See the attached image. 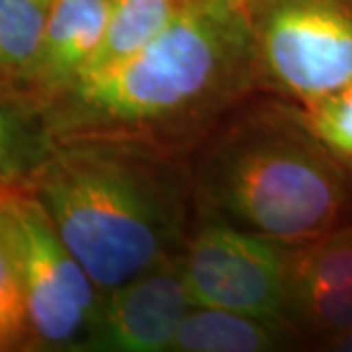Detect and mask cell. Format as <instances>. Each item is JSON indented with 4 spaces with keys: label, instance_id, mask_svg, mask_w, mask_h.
Instances as JSON below:
<instances>
[{
    "label": "cell",
    "instance_id": "obj_1",
    "mask_svg": "<svg viewBox=\"0 0 352 352\" xmlns=\"http://www.w3.org/2000/svg\"><path fill=\"white\" fill-rule=\"evenodd\" d=\"M25 190L102 292L175 261L184 241L175 166L127 138L65 135Z\"/></svg>",
    "mask_w": 352,
    "mask_h": 352
},
{
    "label": "cell",
    "instance_id": "obj_2",
    "mask_svg": "<svg viewBox=\"0 0 352 352\" xmlns=\"http://www.w3.org/2000/svg\"><path fill=\"white\" fill-rule=\"evenodd\" d=\"M256 63L245 0H184L135 55L78 78L53 131L129 138L214 110Z\"/></svg>",
    "mask_w": 352,
    "mask_h": 352
},
{
    "label": "cell",
    "instance_id": "obj_3",
    "mask_svg": "<svg viewBox=\"0 0 352 352\" xmlns=\"http://www.w3.org/2000/svg\"><path fill=\"white\" fill-rule=\"evenodd\" d=\"M309 126L263 112L231 127L210 153L201 190L226 221L302 245L339 229L346 186Z\"/></svg>",
    "mask_w": 352,
    "mask_h": 352
},
{
    "label": "cell",
    "instance_id": "obj_4",
    "mask_svg": "<svg viewBox=\"0 0 352 352\" xmlns=\"http://www.w3.org/2000/svg\"><path fill=\"white\" fill-rule=\"evenodd\" d=\"M256 63L311 106L352 82V0H245Z\"/></svg>",
    "mask_w": 352,
    "mask_h": 352
},
{
    "label": "cell",
    "instance_id": "obj_5",
    "mask_svg": "<svg viewBox=\"0 0 352 352\" xmlns=\"http://www.w3.org/2000/svg\"><path fill=\"white\" fill-rule=\"evenodd\" d=\"M14 208L22 231L32 346L85 351L100 311L102 289L65 247L50 215L28 190H16Z\"/></svg>",
    "mask_w": 352,
    "mask_h": 352
},
{
    "label": "cell",
    "instance_id": "obj_6",
    "mask_svg": "<svg viewBox=\"0 0 352 352\" xmlns=\"http://www.w3.org/2000/svg\"><path fill=\"white\" fill-rule=\"evenodd\" d=\"M192 305L284 319L289 251L229 221L206 223L178 256Z\"/></svg>",
    "mask_w": 352,
    "mask_h": 352
},
{
    "label": "cell",
    "instance_id": "obj_7",
    "mask_svg": "<svg viewBox=\"0 0 352 352\" xmlns=\"http://www.w3.org/2000/svg\"><path fill=\"white\" fill-rule=\"evenodd\" d=\"M190 307L192 300L176 256L102 296L85 351H170L176 329Z\"/></svg>",
    "mask_w": 352,
    "mask_h": 352
},
{
    "label": "cell",
    "instance_id": "obj_8",
    "mask_svg": "<svg viewBox=\"0 0 352 352\" xmlns=\"http://www.w3.org/2000/svg\"><path fill=\"white\" fill-rule=\"evenodd\" d=\"M284 319L329 340L352 325V229H335L289 251Z\"/></svg>",
    "mask_w": 352,
    "mask_h": 352
},
{
    "label": "cell",
    "instance_id": "obj_9",
    "mask_svg": "<svg viewBox=\"0 0 352 352\" xmlns=\"http://www.w3.org/2000/svg\"><path fill=\"white\" fill-rule=\"evenodd\" d=\"M112 0H51L38 57L24 82L41 96H61L98 47Z\"/></svg>",
    "mask_w": 352,
    "mask_h": 352
},
{
    "label": "cell",
    "instance_id": "obj_10",
    "mask_svg": "<svg viewBox=\"0 0 352 352\" xmlns=\"http://www.w3.org/2000/svg\"><path fill=\"white\" fill-rule=\"evenodd\" d=\"M286 342V321L192 305L176 329L170 351L266 352L282 349Z\"/></svg>",
    "mask_w": 352,
    "mask_h": 352
},
{
    "label": "cell",
    "instance_id": "obj_11",
    "mask_svg": "<svg viewBox=\"0 0 352 352\" xmlns=\"http://www.w3.org/2000/svg\"><path fill=\"white\" fill-rule=\"evenodd\" d=\"M0 78V180L25 188L53 147V127Z\"/></svg>",
    "mask_w": 352,
    "mask_h": 352
},
{
    "label": "cell",
    "instance_id": "obj_12",
    "mask_svg": "<svg viewBox=\"0 0 352 352\" xmlns=\"http://www.w3.org/2000/svg\"><path fill=\"white\" fill-rule=\"evenodd\" d=\"M182 4L184 0H112L104 36L78 78L135 55L173 20Z\"/></svg>",
    "mask_w": 352,
    "mask_h": 352
},
{
    "label": "cell",
    "instance_id": "obj_13",
    "mask_svg": "<svg viewBox=\"0 0 352 352\" xmlns=\"http://www.w3.org/2000/svg\"><path fill=\"white\" fill-rule=\"evenodd\" d=\"M16 190L0 198V352L32 349Z\"/></svg>",
    "mask_w": 352,
    "mask_h": 352
},
{
    "label": "cell",
    "instance_id": "obj_14",
    "mask_svg": "<svg viewBox=\"0 0 352 352\" xmlns=\"http://www.w3.org/2000/svg\"><path fill=\"white\" fill-rule=\"evenodd\" d=\"M51 0H0V78L25 80Z\"/></svg>",
    "mask_w": 352,
    "mask_h": 352
},
{
    "label": "cell",
    "instance_id": "obj_15",
    "mask_svg": "<svg viewBox=\"0 0 352 352\" xmlns=\"http://www.w3.org/2000/svg\"><path fill=\"white\" fill-rule=\"evenodd\" d=\"M307 126L329 151L352 161V82L311 104Z\"/></svg>",
    "mask_w": 352,
    "mask_h": 352
},
{
    "label": "cell",
    "instance_id": "obj_16",
    "mask_svg": "<svg viewBox=\"0 0 352 352\" xmlns=\"http://www.w3.org/2000/svg\"><path fill=\"white\" fill-rule=\"evenodd\" d=\"M329 344L331 351H342V352H352V325L349 329H344L342 333L331 337L329 340H325Z\"/></svg>",
    "mask_w": 352,
    "mask_h": 352
},
{
    "label": "cell",
    "instance_id": "obj_17",
    "mask_svg": "<svg viewBox=\"0 0 352 352\" xmlns=\"http://www.w3.org/2000/svg\"><path fill=\"white\" fill-rule=\"evenodd\" d=\"M12 190L16 188H14V186H8V184H4V182L0 180V198H2V196H6V194H8V192H12Z\"/></svg>",
    "mask_w": 352,
    "mask_h": 352
}]
</instances>
